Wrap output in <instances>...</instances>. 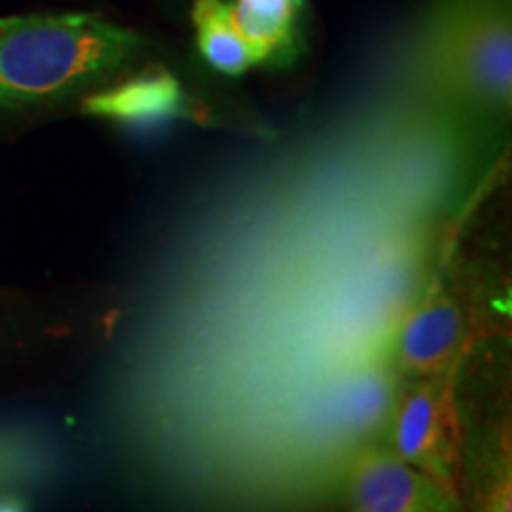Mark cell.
I'll return each instance as SVG.
<instances>
[{"mask_svg":"<svg viewBox=\"0 0 512 512\" xmlns=\"http://www.w3.org/2000/svg\"><path fill=\"white\" fill-rule=\"evenodd\" d=\"M482 335V320L458 290L434 283L408 309L392 344L396 375L422 380L458 370L465 351Z\"/></svg>","mask_w":512,"mask_h":512,"instance_id":"obj_4","label":"cell"},{"mask_svg":"<svg viewBox=\"0 0 512 512\" xmlns=\"http://www.w3.org/2000/svg\"><path fill=\"white\" fill-rule=\"evenodd\" d=\"M230 8L259 64L294 60L304 0H235Z\"/></svg>","mask_w":512,"mask_h":512,"instance_id":"obj_7","label":"cell"},{"mask_svg":"<svg viewBox=\"0 0 512 512\" xmlns=\"http://www.w3.org/2000/svg\"><path fill=\"white\" fill-rule=\"evenodd\" d=\"M408 50V74L472 124L503 117L512 93L508 0H444Z\"/></svg>","mask_w":512,"mask_h":512,"instance_id":"obj_1","label":"cell"},{"mask_svg":"<svg viewBox=\"0 0 512 512\" xmlns=\"http://www.w3.org/2000/svg\"><path fill=\"white\" fill-rule=\"evenodd\" d=\"M192 24L197 31V48L216 72L242 76L259 64L226 0H195Z\"/></svg>","mask_w":512,"mask_h":512,"instance_id":"obj_8","label":"cell"},{"mask_svg":"<svg viewBox=\"0 0 512 512\" xmlns=\"http://www.w3.org/2000/svg\"><path fill=\"white\" fill-rule=\"evenodd\" d=\"M475 512H512V489H510V472L496 477V482L486 489V494L477 501Z\"/></svg>","mask_w":512,"mask_h":512,"instance_id":"obj_9","label":"cell"},{"mask_svg":"<svg viewBox=\"0 0 512 512\" xmlns=\"http://www.w3.org/2000/svg\"><path fill=\"white\" fill-rule=\"evenodd\" d=\"M83 110L93 117L124 124H159L181 117L185 93L181 81L164 69H147L119 86L107 88L83 100Z\"/></svg>","mask_w":512,"mask_h":512,"instance_id":"obj_6","label":"cell"},{"mask_svg":"<svg viewBox=\"0 0 512 512\" xmlns=\"http://www.w3.org/2000/svg\"><path fill=\"white\" fill-rule=\"evenodd\" d=\"M347 505L349 512H453L458 503L389 446H361L347 472Z\"/></svg>","mask_w":512,"mask_h":512,"instance_id":"obj_5","label":"cell"},{"mask_svg":"<svg viewBox=\"0 0 512 512\" xmlns=\"http://www.w3.org/2000/svg\"><path fill=\"white\" fill-rule=\"evenodd\" d=\"M0 512H24L17 501H0Z\"/></svg>","mask_w":512,"mask_h":512,"instance_id":"obj_10","label":"cell"},{"mask_svg":"<svg viewBox=\"0 0 512 512\" xmlns=\"http://www.w3.org/2000/svg\"><path fill=\"white\" fill-rule=\"evenodd\" d=\"M392 451L460 503L465 477V430L456 401V370L413 380L396 396Z\"/></svg>","mask_w":512,"mask_h":512,"instance_id":"obj_3","label":"cell"},{"mask_svg":"<svg viewBox=\"0 0 512 512\" xmlns=\"http://www.w3.org/2000/svg\"><path fill=\"white\" fill-rule=\"evenodd\" d=\"M145 38L95 15L0 19V110L38 105L121 72Z\"/></svg>","mask_w":512,"mask_h":512,"instance_id":"obj_2","label":"cell"}]
</instances>
